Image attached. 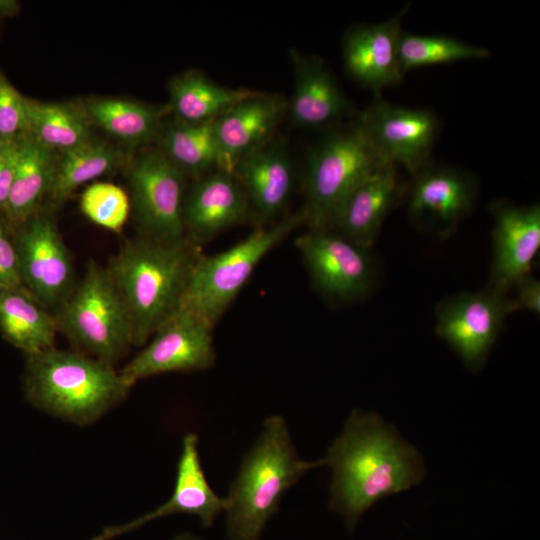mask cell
Here are the masks:
<instances>
[{"label":"cell","instance_id":"d6a6232c","mask_svg":"<svg viewBox=\"0 0 540 540\" xmlns=\"http://www.w3.org/2000/svg\"><path fill=\"white\" fill-rule=\"evenodd\" d=\"M24 287L18 266L14 230L0 216V290Z\"/></svg>","mask_w":540,"mask_h":540},{"label":"cell","instance_id":"52a82bcc","mask_svg":"<svg viewBox=\"0 0 540 540\" xmlns=\"http://www.w3.org/2000/svg\"><path fill=\"white\" fill-rule=\"evenodd\" d=\"M305 211L287 215L270 227H260L233 247L197 259L180 308L213 327L246 284L259 262L297 227Z\"/></svg>","mask_w":540,"mask_h":540},{"label":"cell","instance_id":"f1b7e54d","mask_svg":"<svg viewBox=\"0 0 540 540\" xmlns=\"http://www.w3.org/2000/svg\"><path fill=\"white\" fill-rule=\"evenodd\" d=\"M26 105L27 134L57 154L96 136V129L78 100L58 103L27 98Z\"/></svg>","mask_w":540,"mask_h":540},{"label":"cell","instance_id":"f546056e","mask_svg":"<svg viewBox=\"0 0 540 540\" xmlns=\"http://www.w3.org/2000/svg\"><path fill=\"white\" fill-rule=\"evenodd\" d=\"M490 56L486 48L445 35H420L402 31L398 42V59L405 75L422 66L478 60Z\"/></svg>","mask_w":540,"mask_h":540},{"label":"cell","instance_id":"6da1fadb","mask_svg":"<svg viewBox=\"0 0 540 540\" xmlns=\"http://www.w3.org/2000/svg\"><path fill=\"white\" fill-rule=\"evenodd\" d=\"M332 470L329 508L350 533L379 500L419 485L423 456L376 412L353 410L324 458Z\"/></svg>","mask_w":540,"mask_h":540},{"label":"cell","instance_id":"4fadbf2b","mask_svg":"<svg viewBox=\"0 0 540 540\" xmlns=\"http://www.w3.org/2000/svg\"><path fill=\"white\" fill-rule=\"evenodd\" d=\"M477 190L471 173L431 160L406 186L408 218L418 231L448 238L472 211Z\"/></svg>","mask_w":540,"mask_h":540},{"label":"cell","instance_id":"9c48e42d","mask_svg":"<svg viewBox=\"0 0 540 540\" xmlns=\"http://www.w3.org/2000/svg\"><path fill=\"white\" fill-rule=\"evenodd\" d=\"M517 310L509 295L484 288L462 291L435 307V332L459 356L466 368L477 372L485 364L505 318Z\"/></svg>","mask_w":540,"mask_h":540},{"label":"cell","instance_id":"7402d4cb","mask_svg":"<svg viewBox=\"0 0 540 540\" xmlns=\"http://www.w3.org/2000/svg\"><path fill=\"white\" fill-rule=\"evenodd\" d=\"M232 172L247 195L252 214L268 222L284 211L294 185L285 138L274 136L239 160Z\"/></svg>","mask_w":540,"mask_h":540},{"label":"cell","instance_id":"1f68e13d","mask_svg":"<svg viewBox=\"0 0 540 540\" xmlns=\"http://www.w3.org/2000/svg\"><path fill=\"white\" fill-rule=\"evenodd\" d=\"M26 99L0 71V140H16L27 134Z\"/></svg>","mask_w":540,"mask_h":540},{"label":"cell","instance_id":"4316f807","mask_svg":"<svg viewBox=\"0 0 540 540\" xmlns=\"http://www.w3.org/2000/svg\"><path fill=\"white\" fill-rule=\"evenodd\" d=\"M213 123L187 122L169 115L154 146L190 180L224 170Z\"/></svg>","mask_w":540,"mask_h":540},{"label":"cell","instance_id":"8d00e7d4","mask_svg":"<svg viewBox=\"0 0 540 540\" xmlns=\"http://www.w3.org/2000/svg\"><path fill=\"white\" fill-rule=\"evenodd\" d=\"M174 540H201V539L192 534L185 533V534L176 536Z\"/></svg>","mask_w":540,"mask_h":540},{"label":"cell","instance_id":"5bb4252c","mask_svg":"<svg viewBox=\"0 0 540 540\" xmlns=\"http://www.w3.org/2000/svg\"><path fill=\"white\" fill-rule=\"evenodd\" d=\"M296 247L318 291L327 298L352 301L371 288L375 268L370 250L330 230H309Z\"/></svg>","mask_w":540,"mask_h":540},{"label":"cell","instance_id":"44dd1931","mask_svg":"<svg viewBox=\"0 0 540 540\" xmlns=\"http://www.w3.org/2000/svg\"><path fill=\"white\" fill-rule=\"evenodd\" d=\"M288 100L280 94L255 91L214 120L224 170L267 143L287 116Z\"/></svg>","mask_w":540,"mask_h":540},{"label":"cell","instance_id":"e575fe53","mask_svg":"<svg viewBox=\"0 0 540 540\" xmlns=\"http://www.w3.org/2000/svg\"><path fill=\"white\" fill-rule=\"evenodd\" d=\"M513 302L517 310H528L537 315L540 312V282L531 273L520 279L513 287Z\"/></svg>","mask_w":540,"mask_h":540},{"label":"cell","instance_id":"5b68a950","mask_svg":"<svg viewBox=\"0 0 540 540\" xmlns=\"http://www.w3.org/2000/svg\"><path fill=\"white\" fill-rule=\"evenodd\" d=\"M383 164L355 117L328 129L307 159L303 210L309 230H327L349 193Z\"/></svg>","mask_w":540,"mask_h":540},{"label":"cell","instance_id":"836d02e7","mask_svg":"<svg viewBox=\"0 0 540 540\" xmlns=\"http://www.w3.org/2000/svg\"><path fill=\"white\" fill-rule=\"evenodd\" d=\"M18 154V139L0 140V216L4 214L10 195Z\"/></svg>","mask_w":540,"mask_h":540},{"label":"cell","instance_id":"7a4b0ae2","mask_svg":"<svg viewBox=\"0 0 540 540\" xmlns=\"http://www.w3.org/2000/svg\"><path fill=\"white\" fill-rule=\"evenodd\" d=\"M201 246L187 237L165 240L139 234L106 269L128 310L133 345H144L181 307Z\"/></svg>","mask_w":540,"mask_h":540},{"label":"cell","instance_id":"277c9868","mask_svg":"<svg viewBox=\"0 0 540 540\" xmlns=\"http://www.w3.org/2000/svg\"><path fill=\"white\" fill-rule=\"evenodd\" d=\"M25 385L35 406L82 425L98 419L130 389L112 364L55 347L27 356Z\"/></svg>","mask_w":540,"mask_h":540},{"label":"cell","instance_id":"9a60e30c","mask_svg":"<svg viewBox=\"0 0 540 540\" xmlns=\"http://www.w3.org/2000/svg\"><path fill=\"white\" fill-rule=\"evenodd\" d=\"M492 261L486 288L509 295L514 285L531 273L540 247V206L491 203Z\"/></svg>","mask_w":540,"mask_h":540},{"label":"cell","instance_id":"2e32d148","mask_svg":"<svg viewBox=\"0 0 540 540\" xmlns=\"http://www.w3.org/2000/svg\"><path fill=\"white\" fill-rule=\"evenodd\" d=\"M251 214L247 195L233 172L219 169L190 180L182 210L184 234L201 245Z\"/></svg>","mask_w":540,"mask_h":540},{"label":"cell","instance_id":"cb8c5ba5","mask_svg":"<svg viewBox=\"0 0 540 540\" xmlns=\"http://www.w3.org/2000/svg\"><path fill=\"white\" fill-rule=\"evenodd\" d=\"M133 152L97 135L57 154L46 207L56 211L82 185L125 168Z\"/></svg>","mask_w":540,"mask_h":540},{"label":"cell","instance_id":"3957f363","mask_svg":"<svg viewBox=\"0 0 540 540\" xmlns=\"http://www.w3.org/2000/svg\"><path fill=\"white\" fill-rule=\"evenodd\" d=\"M323 465L325 459H300L283 417H268L225 497L230 540H259L268 519L279 511L284 493Z\"/></svg>","mask_w":540,"mask_h":540},{"label":"cell","instance_id":"e0dca14e","mask_svg":"<svg viewBox=\"0 0 540 540\" xmlns=\"http://www.w3.org/2000/svg\"><path fill=\"white\" fill-rule=\"evenodd\" d=\"M289 54L294 88L287 116L293 126L330 129L355 117L352 104L321 57L305 55L295 48Z\"/></svg>","mask_w":540,"mask_h":540},{"label":"cell","instance_id":"30bf717a","mask_svg":"<svg viewBox=\"0 0 540 540\" xmlns=\"http://www.w3.org/2000/svg\"><path fill=\"white\" fill-rule=\"evenodd\" d=\"M54 213L44 206L13 229L23 286L50 311L59 308L76 284Z\"/></svg>","mask_w":540,"mask_h":540},{"label":"cell","instance_id":"d4e9b609","mask_svg":"<svg viewBox=\"0 0 540 540\" xmlns=\"http://www.w3.org/2000/svg\"><path fill=\"white\" fill-rule=\"evenodd\" d=\"M19 154L4 218L14 229L44 207L52 186L57 153L25 134L18 139Z\"/></svg>","mask_w":540,"mask_h":540},{"label":"cell","instance_id":"d590c367","mask_svg":"<svg viewBox=\"0 0 540 540\" xmlns=\"http://www.w3.org/2000/svg\"><path fill=\"white\" fill-rule=\"evenodd\" d=\"M19 9L18 2L15 1H0V15L11 16Z\"/></svg>","mask_w":540,"mask_h":540},{"label":"cell","instance_id":"83f0119b","mask_svg":"<svg viewBox=\"0 0 540 540\" xmlns=\"http://www.w3.org/2000/svg\"><path fill=\"white\" fill-rule=\"evenodd\" d=\"M256 90L227 88L199 70H188L168 82L170 115L187 122L212 121Z\"/></svg>","mask_w":540,"mask_h":540},{"label":"cell","instance_id":"484cf974","mask_svg":"<svg viewBox=\"0 0 540 540\" xmlns=\"http://www.w3.org/2000/svg\"><path fill=\"white\" fill-rule=\"evenodd\" d=\"M58 330L55 314L25 287L0 290V331L26 356L54 347Z\"/></svg>","mask_w":540,"mask_h":540},{"label":"cell","instance_id":"8992f818","mask_svg":"<svg viewBox=\"0 0 540 540\" xmlns=\"http://www.w3.org/2000/svg\"><path fill=\"white\" fill-rule=\"evenodd\" d=\"M54 314L58 329L94 358L113 365L133 346L128 310L106 267L94 260Z\"/></svg>","mask_w":540,"mask_h":540},{"label":"cell","instance_id":"8fae6325","mask_svg":"<svg viewBox=\"0 0 540 540\" xmlns=\"http://www.w3.org/2000/svg\"><path fill=\"white\" fill-rule=\"evenodd\" d=\"M355 119L383 163L412 175L431 161L441 125L432 110L395 105L379 94Z\"/></svg>","mask_w":540,"mask_h":540},{"label":"cell","instance_id":"ac0fdd59","mask_svg":"<svg viewBox=\"0 0 540 540\" xmlns=\"http://www.w3.org/2000/svg\"><path fill=\"white\" fill-rule=\"evenodd\" d=\"M408 6L392 18L376 24L351 27L343 38L342 55L347 74L375 95L402 83L404 74L398 59L401 23Z\"/></svg>","mask_w":540,"mask_h":540},{"label":"cell","instance_id":"ffe728a7","mask_svg":"<svg viewBox=\"0 0 540 540\" xmlns=\"http://www.w3.org/2000/svg\"><path fill=\"white\" fill-rule=\"evenodd\" d=\"M405 189L406 185L400 181L397 166L381 165L349 193L327 230L370 250L387 214L404 196Z\"/></svg>","mask_w":540,"mask_h":540},{"label":"cell","instance_id":"603a6c76","mask_svg":"<svg viewBox=\"0 0 540 540\" xmlns=\"http://www.w3.org/2000/svg\"><path fill=\"white\" fill-rule=\"evenodd\" d=\"M78 101L95 129L131 152L154 146L164 120L170 115L167 104L156 106L132 99L95 96Z\"/></svg>","mask_w":540,"mask_h":540},{"label":"cell","instance_id":"d6986e66","mask_svg":"<svg viewBox=\"0 0 540 540\" xmlns=\"http://www.w3.org/2000/svg\"><path fill=\"white\" fill-rule=\"evenodd\" d=\"M225 508V498L212 490L205 476L197 435L187 433L182 440L175 486L170 498L155 510L132 521L103 529L90 540H111L150 521L177 513L194 515L205 527H210Z\"/></svg>","mask_w":540,"mask_h":540},{"label":"cell","instance_id":"7c38bea8","mask_svg":"<svg viewBox=\"0 0 540 540\" xmlns=\"http://www.w3.org/2000/svg\"><path fill=\"white\" fill-rule=\"evenodd\" d=\"M213 329L191 311L180 308L119 371L122 380L131 388L139 380L154 375L212 367L216 358Z\"/></svg>","mask_w":540,"mask_h":540},{"label":"cell","instance_id":"ba28073f","mask_svg":"<svg viewBox=\"0 0 540 540\" xmlns=\"http://www.w3.org/2000/svg\"><path fill=\"white\" fill-rule=\"evenodd\" d=\"M124 169L139 234L165 240L185 237L182 210L188 176L155 146L133 152Z\"/></svg>","mask_w":540,"mask_h":540},{"label":"cell","instance_id":"4dcf8cb0","mask_svg":"<svg viewBox=\"0 0 540 540\" xmlns=\"http://www.w3.org/2000/svg\"><path fill=\"white\" fill-rule=\"evenodd\" d=\"M79 207L89 221L114 233L122 231L131 213L128 192L110 182L88 185L80 196Z\"/></svg>","mask_w":540,"mask_h":540}]
</instances>
